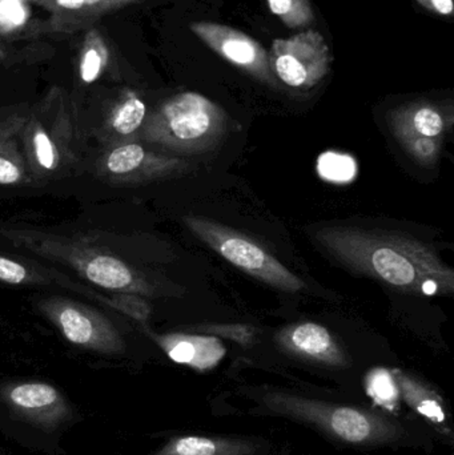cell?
<instances>
[{
	"label": "cell",
	"mask_w": 454,
	"mask_h": 455,
	"mask_svg": "<svg viewBox=\"0 0 454 455\" xmlns=\"http://www.w3.org/2000/svg\"><path fill=\"white\" fill-rule=\"evenodd\" d=\"M314 240L349 269L370 275L402 293L450 296L454 272L436 251L415 238L356 227H324Z\"/></svg>",
	"instance_id": "1"
},
{
	"label": "cell",
	"mask_w": 454,
	"mask_h": 455,
	"mask_svg": "<svg viewBox=\"0 0 454 455\" xmlns=\"http://www.w3.org/2000/svg\"><path fill=\"white\" fill-rule=\"evenodd\" d=\"M253 400L263 413L314 427L340 445L360 449L402 446L420 435L397 417L364 406L328 403L279 389L264 390Z\"/></svg>",
	"instance_id": "2"
},
{
	"label": "cell",
	"mask_w": 454,
	"mask_h": 455,
	"mask_svg": "<svg viewBox=\"0 0 454 455\" xmlns=\"http://www.w3.org/2000/svg\"><path fill=\"white\" fill-rule=\"evenodd\" d=\"M226 112L197 92H183L163 101L141 127V138L172 155L213 151L227 132Z\"/></svg>",
	"instance_id": "3"
},
{
	"label": "cell",
	"mask_w": 454,
	"mask_h": 455,
	"mask_svg": "<svg viewBox=\"0 0 454 455\" xmlns=\"http://www.w3.org/2000/svg\"><path fill=\"white\" fill-rule=\"evenodd\" d=\"M15 245L24 246L42 257L61 262L99 288L127 294H152L146 278L123 259L93 248L84 241L71 240L29 229H2Z\"/></svg>",
	"instance_id": "4"
},
{
	"label": "cell",
	"mask_w": 454,
	"mask_h": 455,
	"mask_svg": "<svg viewBox=\"0 0 454 455\" xmlns=\"http://www.w3.org/2000/svg\"><path fill=\"white\" fill-rule=\"evenodd\" d=\"M72 123L64 96L52 90L28 112L21 132L29 178L44 180L58 175L71 159Z\"/></svg>",
	"instance_id": "5"
},
{
	"label": "cell",
	"mask_w": 454,
	"mask_h": 455,
	"mask_svg": "<svg viewBox=\"0 0 454 455\" xmlns=\"http://www.w3.org/2000/svg\"><path fill=\"white\" fill-rule=\"evenodd\" d=\"M183 220L199 240L243 272L290 293L307 288L301 278L247 235L200 216H186Z\"/></svg>",
	"instance_id": "6"
},
{
	"label": "cell",
	"mask_w": 454,
	"mask_h": 455,
	"mask_svg": "<svg viewBox=\"0 0 454 455\" xmlns=\"http://www.w3.org/2000/svg\"><path fill=\"white\" fill-rule=\"evenodd\" d=\"M48 318L67 341L75 347L107 355L125 352V341L109 318L98 310L63 297H51L39 304Z\"/></svg>",
	"instance_id": "7"
},
{
	"label": "cell",
	"mask_w": 454,
	"mask_h": 455,
	"mask_svg": "<svg viewBox=\"0 0 454 455\" xmlns=\"http://www.w3.org/2000/svg\"><path fill=\"white\" fill-rule=\"evenodd\" d=\"M275 77L295 90L316 87L331 69L332 55L324 36L315 29L276 39L268 52Z\"/></svg>",
	"instance_id": "8"
},
{
	"label": "cell",
	"mask_w": 454,
	"mask_h": 455,
	"mask_svg": "<svg viewBox=\"0 0 454 455\" xmlns=\"http://www.w3.org/2000/svg\"><path fill=\"white\" fill-rule=\"evenodd\" d=\"M187 163L171 155L148 151L140 144L112 147L98 163V173L109 183L143 184L184 172Z\"/></svg>",
	"instance_id": "9"
},
{
	"label": "cell",
	"mask_w": 454,
	"mask_h": 455,
	"mask_svg": "<svg viewBox=\"0 0 454 455\" xmlns=\"http://www.w3.org/2000/svg\"><path fill=\"white\" fill-rule=\"evenodd\" d=\"M189 29L224 60L247 72L259 82L274 87L277 84L268 52L253 37L234 27L212 21H194L189 24Z\"/></svg>",
	"instance_id": "10"
},
{
	"label": "cell",
	"mask_w": 454,
	"mask_h": 455,
	"mask_svg": "<svg viewBox=\"0 0 454 455\" xmlns=\"http://www.w3.org/2000/svg\"><path fill=\"white\" fill-rule=\"evenodd\" d=\"M3 401L18 419L44 430H55L69 417L66 398L45 382H19L3 389Z\"/></svg>",
	"instance_id": "11"
},
{
	"label": "cell",
	"mask_w": 454,
	"mask_h": 455,
	"mask_svg": "<svg viewBox=\"0 0 454 455\" xmlns=\"http://www.w3.org/2000/svg\"><path fill=\"white\" fill-rule=\"evenodd\" d=\"M276 339L284 352L300 360L331 369H346L351 365L346 350L320 323H301L288 326L277 334Z\"/></svg>",
	"instance_id": "12"
},
{
	"label": "cell",
	"mask_w": 454,
	"mask_h": 455,
	"mask_svg": "<svg viewBox=\"0 0 454 455\" xmlns=\"http://www.w3.org/2000/svg\"><path fill=\"white\" fill-rule=\"evenodd\" d=\"M50 12V27L61 34H75L95 26L101 16L140 0H39Z\"/></svg>",
	"instance_id": "13"
},
{
	"label": "cell",
	"mask_w": 454,
	"mask_h": 455,
	"mask_svg": "<svg viewBox=\"0 0 454 455\" xmlns=\"http://www.w3.org/2000/svg\"><path fill=\"white\" fill-rule=\"evenodd\" d=\"M388 124L397 140L408 138L444 140L448 120L439 106L418 100L392 109L388 114Z\"/></svg>",
	"instance_id": "14"
},
{
	"label": "cell",
	"mask_w": 454,
	"mask_h": 455,
	"mask_svg": "<svg viewBox=\"0 0 454 455\" xmlns=\"http://www.w3.org/2000/svg\"><path fill=\"white\" fill-rule=\"evenodd\" d=\"M155 341L176 363L204 371L215 368L226 355L223 344L215 336L171 333L155 336Z\"/></svg>",
	"instance_id": "15"
},
{
	"label": "cell",
	"mask_w": 454,
	"mask_h": 455,
	"mask_svg": "<svg viewBox=\"0 0 454 455\" xmlns=\"http://www.w3.org/2000/svg\"><path fill=\"white\" fill-rule=\"evenodd\" d=\"M28 112L0 115V186H20L31 181L23 149L19 146Z\"/></svg>",
	"instance_id": "16"
},
{
	"label": "cell",
	"mask_w": 454,
	"mask_h": 455,
	"mask_svg": "<svg viewBox=\"0 0 454 455\" xmlns=\"http://www.w3.org/2000/svg\"><path fill=\"white\" fill-rule=\"evenodd\" d=\"M397 387L400 390V397L424 419L442 430V433L452 435V430L448 422V413L445 411L444 401L431 387H426L420 379H415L405 371H392Z\"/></svg>",
	"instance_id": "17"
},
{
	"label": "cell",
	"mask_w": 454,
	"mask_h": 455,
	"mask_svg": "<svg viewBox=\"0 0 454 455\" xmlns=\"http://www.w3.org/2000/svg\"><path fill=\"white\" fill-rule=\"evenodd\" d=\"M255 449L243 440L184 435L172 438L155 455H251Z\"/></svg>",
	"instance_id": "18"
},
{
	"label": "cell",
	"mask_w": 454,
	"mask_h": 455,
	"mask_svg": "<svg viewBox=\"0 0 454 455\" xmlns=\"http://www.w3.org/2000/svg\"><path fill=\"white\" fill-rule=\"evenodd\" d=\"M111 51L98 27L85 29L77 56V76L83 84H92L108 69Z\"/></svg>",
	"instance_id": "19"
},
{
	"label": "cell",
	"mask_w": 454,
	"mask_h": 455,
	"mask_svg": "<svg viewBox=\"0 0 454 455\" xmlns=\"http://www.w3.org/2000/svg\"><path fill=\"white\" fill-rule=\"evenodd\" d=\"M146 119V104L135 92L127 91L109 112L107 131L112 138H130L141 130Z\"/></svg>",
	"instance_id": "20"
},
{
	"label": "cell",
	"mask_w": 454,
	"mask_h": 455,
	"mask_svg": "<svg viewBox=\"0 0 454 455\" xmlns=\"http://www.w3.org/2000/svg\"><path fill=\"white\" fill-rule=\"evenodd\" d=\"M269 10L288 28H306L315 21L314 8L309 0H267Z\"/></svg>",
	"instance_id": "21"
},
{
	"label": "cell",
	"mask_w": 454,
	"mask_h": 455,
	"mask_svg": "<svg viewBox=\"0 0 454 455\" xmlns=\"http://www.w3.org/2000/svg\"><path fill=\"white\" fill-rule=\"evenodd\" d=\"M367 390L372 400L386 411H394L399 408L402 397L392 371L386 369L370 371L367 379Z\"/></svg>",
	"instance_id": "22"
},
{
	"label": "cell",
	"mask_w": 454,
	"mask_h": 455,
	"mask_svg": "<svg viewBox=\"0 0 454 455\" xmlns=\"http://www.w3.org/2000/svg\"><path fill=\"white\" fill-rule=\"evenodd\" d=\"M317 171L325 180L332 183H349L356 178L357 165L348 155L325 152L317 163Z\"/></svg>",
	"instance_id": "23"
},
{
	"label": "cell",
	"mask_w": 454,
	"mask_h": 455,
	"mask_svg": "<svg viewBox=\"0 0 454 455\" xmlns=\"http://www.w3.org/2000/svg\"><path fill=\"white\" fill-rule=\"evenodd\" d=\"M399 143L418 164L432 167L439 160L444 140L429 138H408L402 139Z\"/></svg>",
	"instance_id": "24"
},
{
	"label": "cell",
	"mask_w": 454,
	"mask_h": 455,
	"mask_svg": "<svg viewBox=\"0 0 454 455\" xmlns=\"http://www.w3.org/2000/svg\"><path fill=\"white\" fill-rule=\"evenodd\" d=\"M195 329L202 333L211 334V336L234 339L242 345L252 344L256 337V331L252 326L242 325V323H205V325L196 326Z\"/></svg>",
	"instance_id": "25"
},
{
	"label": "cell",
	"mask_w": 454,
	"mask_h": 455,
	"mask_svg": "<svg viewBox=\"0 0 454 455\" xmlns=\"http://www.w3.org/2000/svg\"><path fill=\"white\" fill-rule=\"evenodd\" d=\"M0 281L11 285H21V283H35V277H32L24 265L8 257L0 256Z\"/></svg>",
	"instance_id": "26"
},
{
	"label": "cell",
	"mask_w": 454,
	"mask_h": 455,
	"mask_svg": "<svg viewBox=\"0 0 454 455\" xmlns=\"http://www.w3.org/2000/svg\"><path fill=\"white\" fill-rule=\"evenodd\" d=\"M418 2L426 10L440 16H450L453 13L452 0H418Z\"/></svg>",
	"instance_id": "27"
},
{
	"label": "cell",
	"mask_w": 454,
	"mask_h": 455,
	"mask_svg": "<svg viewBox=\"0 0 454 455\" xmlns=\"http://www.w3.org/2000/svg\"><path fill=\"white\" fill-rule=\"evenodd\" d=\"M13 2H21V0H0V4H4V3H13ZM39 2V0H37Z\"/></svg>",
	"instance_id": "28"
},
{
	"label": "cell",
	"mask_w": 454,
	"mask_h": 455,
	"mask_svg": "<svg viewBox=\"0 0 454 455\" xmlns=\"http://www.w3.org/2000/svg\"><path fill=\"white\" fill-rule=\"evenodd\" d=\"M4 55H5L4 51H3V48H0V59L4 58Z\"/></svg>",
	"instance_id": "29"
},
{
	"label": "cell",
	"mask_w": 454,
	"mask_h": 455,
	"mask_svg": "<svg viewBox=\"0 0 454 455\" xmlns=\"http://www.w3.org/2000/svg\"><path fill=\"white\" fill-rule=\"evenodd\" d=\"M0 48H2V45H0Z\"/></svg>",
	"instance_id": "30"
}]
</instances>
